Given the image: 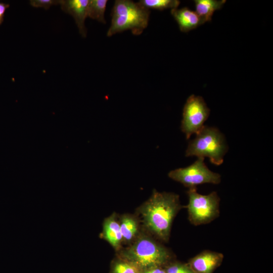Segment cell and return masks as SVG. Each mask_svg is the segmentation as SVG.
<instances>
[{"label": "cell", "instance_id": "6da1fadb", "mask_svg": "<svg viewBox=\"0 0 273 273\" xmlns=\"http://www.w3.org/2000/svg\"><path fill=\"white\" fill-rule=\"evenodd\" d=\"M181 208L177 194L155 190L139 210L145 227L159 240L167 242L173 220Z\"/></svg>", "mask_w": 273, "mask_h": 273}, {"label": "cell", "instance_id": "9a60e30c", "mask_svg": "<svg viewBox=\"0 0 273 273\" xmlns=\"http://www.w3.org/2000/svg\"><path fill=\"white\" fill-rule=\"evenodd\" d=\"M146 8L162 11L167 9H176L180 1L177 0H141L138 2Z\"/></svg>", "mask_w": 273, "mask_h": 273}, {"label": "cell", "instance_id": "5b68a950", "mask_svg": "<svg viewBox=\"0 0 273 273\" xmlns=\"http://www.w3.org/2000/svg\"><path fill=\"white\" fill-rule=\"evenodd\" d=\"M187 194L189 202L186 208L192 224L196 226L207 224L219 216L220 198L216 192L204 195L198 193L196 188H192Z\"/></svg>", "mask_w": 273, "mask_h": 273}, {"label": "cell", "instance_id": "9c48e42d", "mask_svg": "<svg viewBox=\"0 0 273 273\" xmlns=\"http://www.w3.org/2000/svg\"><path fill=\"white\" fill-rule=\"evenodd\" d=\"M88 2L89 0H61L60 4L64 12L74 18L79 33L83 37H85L87 34L84 22L87 17Z\"/></svg>", "mask_w": 273, "mask_h": 273}, {"label": "cell", "instance_id": "2e32d148", "mask_svg": "<svg viewBox=\"0 0 273 273\" xmlns=\"http://www.w3.org/2000/svg\"><path fill=\"white\" fill-rule=\"evenodd\" d=\"M140 271L130 263L118 258L111 265V273H140Z\"/></svg>", "mask_w": 273, "mask_h": 273}, {"label": "cell", "instance_id": "ffe728a7", "mask_svg": "<svg viewBox=\"0 0 273 273\" xmlns=\"http://www.w3.org/2000/svg\"><path fill=\"white\" fill-rule=\"evenodd\" d=\"M140 273H166V270L164 267H156L141 271Z\"/></svg>", "mask_w": 273, "mask_h": 273}, {"label": "cell", "instance_id": "4fadbf2b", "mask_svg": "<svg viewBox=\"0 0 273 273\" xmlns=\"http://www.w3.org/2000/svg\"><path fill=\"white\" fill-rule=\"evenodd\" d=\"M119 223L122 242L131 241L137 237L139 224L136 218L132 215H124Z\"/></svg>", "mask_w": 273, "mask_h": 273}, {"label": "cell", "instance_id": "7a4b0ae2", "mask_svg": "<svg viewBox=\"0 0 273 273\" xmlns=\"http://www.w3.org/2000/svg\"><path fill=\"white\" fill-rule=\"evenodd\" d=\"M118 258L130 263L140 272L156 267H164L173 259L170 251L148 236H138L128 247L120 250Z\"/></svg>", "mask_w": 273, "mask_h": 273}, {"label": "cell", "instance_id": "d6986e66", "mask_svg": "<svg viewBox=\"0 0 273 273\" xmlns=\"http://www.w3.org/2000/svg\"><path fill=\"white\" fill-rule=\"evenodd\" d=\"M9 7V4L0 2V25L3 22L6 11Z\"/></svg>", "mask_w": 273, "mask_h": 273}, {"label": "cell", "instance_id": "8fae6325", "mask_svg": "<svg viewBox=\"0 0 273 273\" xmlns=\"http://www.w3.org/2000/svg\"><path fill=\"white\" fill-rule=\"evenodd\" d=\"M104 238L116 250L120 248L122 238L119 223L115 214H112L105 220L103 225Z\"/></svg>", "mask_w": 273, "mask_h": 273}, {"label": "cell", "instance_id": "52a82bcc", "mask_svg": "<svg viewBox=\"0 0 273 273\" xmlns=\"http://www.w3.org/2000/svg\"><path fill=\"white\" fill-rule=\"evenodd\" d=\"M209 114L210 109L202 97L192 95L187 99L181 124V129L187 139L202 128Z\"/></svg>", "mask_w": 273, "mask_h": 273}, {"label": "cell", "instance_id": "30bf717a", "mask_svg": "<svg viewBox=\"0 0 273 273\" xmlns=\"http://www.w3.org/2000/svg\"><path fill=\"white\" fill-rule=\"evenodd\" d=\"M171 14L182 32L190 31L202 24L197 13L187 7L171 9Z\"/></svg>", "mask_w": 273, "mask_h": 273}, {"label": "cell", "instance_id": "e0dca14e", "mask_svg": "<svg viewBox=\"0 0 273 273\" xmlns=\"http://www.w3.org/2000/svg\"><path fill=\"white\" fill-rule=\"evenodd\" d=\"M166 273H194L188 263L173 260L165 266Z\"/></svg>", "mask_w": 273, "mask_h": 273}, {"label": "cell", "instance_id": "ac0fdd59", "mask_svg": "<svg viewBox=\"0 0 273 273\" xmlns=\"http://www.w3.org/2000/svg\"><path fill=\"white\" fill-rule=\"evenodd\" d=\"M61 0H31L30 4L35 8H43L48 10L54 5H60Z\"/></svg>", "mask_w": 273, "mask_h": 273}, {"label": "cell", "instance_id": "277c9868", "mask_svg": "<svg viewBox=\"0 0 273 273\" xmlns=\"http://www.w3.org/2000/svg\"><path fill=\"white\" fill-rule=\"evenodd\" d=\"M196 135L189 142L186 156L207 157L213 164L221 165L228 149L223 134L215 127L204 125Z\"/></svg>", "mask_w": 273, "mask_h": 273}, {"label": "cell", "instance_id": "8992f818", "mask_svg": "<svg viewBox=\"0 0 273 273\" xmlns=\"http://www.w3.org/2000/svg\"><path fill=\"white\" fill-rule=\"evenodd\" d=\"M168 176L189 188L209 183L218 184L221 181L220 175L211 171L204 163V158L199 157L191 165L170 171Z\"/></svg>", "mask_w": 273, "mask_h": 273}, {"label": "cell", "instance_id": "7c38bea8", "mask_svg": "<svg viewBox=\"0 0 273 273\" xmlns=\"http://www.w3.org/2000/svg\"><path fill=\"white\" fill-rule=\"evenodd\" d=\"M225 0H196V12L201 19L202 23L211 21L214 12L220 9Z\"/></svg>", "mask_w": 273, "mask_h": 273}, {"label": "cell", "instance_id": "ba28073f", "mask_svg": "<svg viewBox=\"0 0 273 273\" xmlns=\"http://www.w3.org/2000/svg\"><path fill=\"white\" fill-rule=\"evenodd\" d=\"M223 259L221 253L204 250L190 259L188 264L194 273H213Z\"/></svg>", "mask_w": 273, "mask_h": 273}, {"label": "cell", "instance_id": "5bb4252c", "mask_svg": "<svg viewBox=\"0 0 273 273\" xmlns=\"http://www.w3.org/2000/svg\"><path fill=\"white\" fill-rule=\"evenodd\" d=\"M107 0H89L87 17L105 24V12Z\"/></svg>", "mask_w": 273, "mask_h": 273}, {"label": "cell", "instance_id": "3957f363", "mask_svg": "<svg viewBox=\"0 0 273 273\" xmlns=\"http://www.w3.org/2000/svg\"><path fill=\"white\" fill-rule=\"evenodd\" d=\"M149 16V9L139 3L129 0L115 1L107 35L111 36L127 30H130L134 35H140L147 27Z\"/></svg>", "mask_w": 273, "mask_h": 273}]
</instances>
